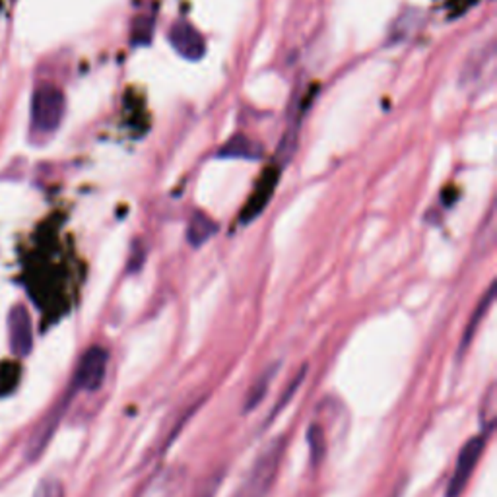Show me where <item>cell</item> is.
<instances>
[{"label": "cell", "instance_id": "obj_1", "mask_svg": "<svg viewBox=\"0 0 497 497\" xmlns=\"http://www.w3.org/2000/svg\"><path fill=\"white\" fill-rule=\"evenodd\" d=\"M284 449H286L284 437L272 439V441L261 450V455L257 457L255 462H253L249 474L243 478L239 488L231 497H269L274 480L280 472Z\"/></svg>", "mask_w": 497, "mask_h": 497}, {"label": "cell", "instance_id": "obj_2", "mask_svg": "<svg viewBox=\"0 0 497 497\" xmlns=\"http://www.w3.org/2000/svg\"><path fill=\"white\" fill-rule=\"evenodd\" d=\"M64 111L66 99L59 88L45 84L36 90L31 99V121L36 129H39L41 133L56 131L63 123Z\"/></svg>", "mask_w": 497, "mask_h": 497}, {"label": "cell", "instance_id": "obj_3", "mask_svg": "<svg viewBox=\"0 0 497 497\" xmlns=\"http://www.w3.org/2000/svg\"><path fill=\"white\" fill-rule=\"evenodd\" d=\"M485 441H488V435L478 433L462 445L458 458H457V467L453 470V476L449 478V484H447L445 497H460V493L465 492L474 470H476L478 460L484 453Z\"/></svg>", "mask_w": 497, "mask_h": 497}, {"label": "cell", "instance_id": "obj_4", "mask_svg": "<svg viewBox=\"0 0 497 497\" xmlns=\"http://www.w3.org/2000/svg\"><path fill=\"white\" fill-rule=\"evenodd\" d=\"M107 362H109V354L106 352V348H101V346H91L76 367L73 389L88 390V392L98 390L103 383V379H106Z\"/></svg>", "mask_w": 497, "mask_h": 497}, {"label": "cell", "instance_id": "obj_5", "mask_svg": "<svg viewBox=\"0 0 497 497\" xmlns=\"http://www.w3.org/2000/svg\"><path fill=\"white\" fill-rule=\"evenodd\" d=\"M169 43L173 49L189 61L202 59L206 51V43L201 36V31L191 26L189 21H177V24L171 26Z\"/></svg>", "mask_w": 497, "mask_h": 497}, {"label": "cell", "instance_id": "obj_6", "mask_svg": "<svg viewBox=\"0 0 497 497\" xmlns=\"http://www.w3.org/2000/svg\"><path fill=\"white\" fill-rule=\"evenodd\" d=\"M8 330H10V350L18 357L30 356L33 348V330L31 319L24 305L13 307L8 315Z\"/></svg>", "mask_w": 497, "mask_h": 497}, {"label": "cell", "instance_id": "obj_7", "mask_svg": "<svg viewBox=\"0 0 497 497\" xmlns=\"http://www.w3.org/2000/svg\"><path fill=\"white\" fill-rule=\"evenodd\" d=\"M66 404H68V398L64 402H61V407H56L51 416L47 420L43 422V425L39 427V430L36 432V437L31 439V443H30V458H38L41 453H43V449L47 447V443L51 441V437L56 430V425H59L61 418H63V414L66 410Z\"/></svg>", "mask_w": 497, "mask_h": 497}, {"label": "cell", "instance_id": "obj_8", "mask_svg": "<svg viewBox=\"0 0 497 497\" xmlns=\"http://www.w3.org/2000/svg\"><path fill=\"white\" fill-rule=\"evenodd\" d=\"M493 297H495V284H492L488 287V292H485V296L482 297V302L478 304V307L474 309V313L470 317V321L467 322V329H465V334H462V340H460V352L458 354H465V350L470 346L472 338L476 337V330L480 327V322L484 321V317L488 315V311L493 304Z\"/></svg>", "mask_w": 497, "mask_h": 497}, {"label": "cell", "instance_id": "obj_9", "mask_svg": "<svg viewBox=\"0 0 497 497\" xmlns=\"http://www.w3.org/2000/svg\"><path fill=\"white\" fill-rule=\"evenodd\" d=\"M216 229H218V226L210 216H206L204 212H196V214H193L191 222H189L187 239L193 247H201L216 234Z\"/></svg>", "mask_w": 497, "mask_h": 497}, {"label": "cell", "instance_id": "obj_10", "mask_svg": "<svg viewBox=\"0 0 497 497\" xmlns=\"http://www.w3.org/2000/svg\"><path fill=\"white\" fill-rule=\"evenodd\" d=\"M222 158H243V159H257L259 158V146L251 141V138L237 134L231 138L229 142L224 144L219 150Z\"/></svg>", "mask_w": 497, "mask_h": 497}, {"label": "cell", "instance_id": "obj_11", "mask_svg": "<svg viewBox=\"0 0 497 497\" xmlns=\"http://www.w3.org/2000/svg\"><path fill=\"white\" fill-rule=\"evenodd\" d=\"M274 177H276V176H274ZM274 177H267V179L262 177L261 187L257 189L255 196H253L251 202L247 204L245 212H243V218H245V219H253V218H257V216L261 214V210L264 208V204L269 202L270 194H272V191H274V183H276Z\"/></svg>", "mask_w": 497, "mask_h": 497}, {"label": "cell", "instance_id": "obj_12", "mask_svg": "<svg viewBox=\"0 0 497 497\" xmlns=\"http://www.w3.org/2000/svg\"><path fill=\"white\" fill-rule=\"evenodd\" d=\"M274 372H276V365L267 369V372H262V375L257 379V383L253 385V389H249V395L245 398V412H251V410H255L261 400L264 398V395H267V390L272 383V379H274Z\"/></svg>", "mask_w": 497, "mask_h": 497}, {"label": "cell", "instance_id": "obj_13", "mask_svg": "<svg viewBox=\"0 0 497 497\" xmlns=\"http://www.w3.org/2000/svg\"><path fill=\"white\" fill-rule=\"evenodd\" d=\"M309 443H311V453H313V460L317 462L325 450V445H322V432L319 425H311L309 427Z\"/></svg>", "mask_w": 497, "mask_h": 497}, {"label": "cell", "instance_id": "obj_14", "mask_svg": "<svg viewBox=\"0 0 497 497\" xmlns=\"http://www.w3.org/2000/svg\"><path fill=\"white\" fill-rule=\"evenodd\" d=\"M390 497H398V492H397V493H392V495H390Z\"/></svg>", "mask_w": 497, "mask_h": 497}]
</instances>
